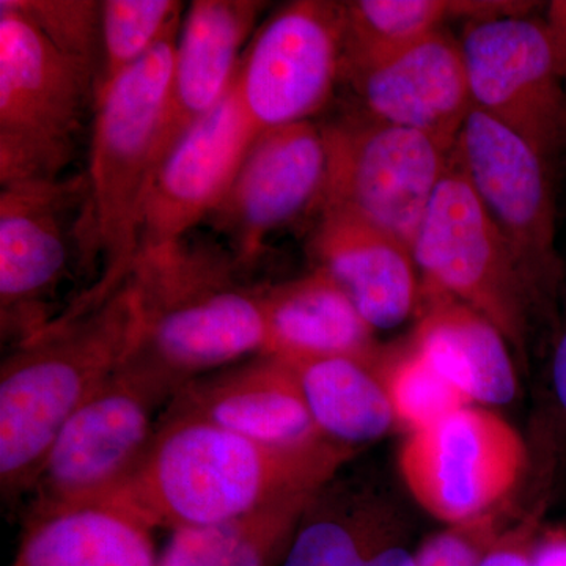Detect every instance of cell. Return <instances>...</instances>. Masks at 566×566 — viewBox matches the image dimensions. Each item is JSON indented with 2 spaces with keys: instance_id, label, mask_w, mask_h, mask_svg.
Returning <instances> with one entry per match:
<instances>
[{
  "instance_id": "1",
  "label": "cell",
  "mask_w": 566,
  "mask_h": 566,
  "mask_svg": "<svg viewBox=\"0 0 566 566\" xmlns=\"http://www.w3.org/2000/svg\"><path fill=\"white\" fill-rule=\"evenodd\" d=\"M357 455L324 441L277 447L164 409L144 460L112 501L151 528L208 526L297 494L316 493Z\"/></svg>"
},
{
  "instance_id": "2",
  "label": "cell",
  "mask_w": 566,
  "mask_h": 566,
  "mask_svg": "<svg viewBox=\"0 0 566 566\" xmlns=\"http://www.w3.org/2000/svg\"><path fill=\"white\" fill-rule=\"evenodd\" d=\"M240 264L214 241L188 237L137 256L129 281L137 329L128 359L181 387L266 352L259 286L238 279Z\"/></svg>"
},
{
  "instance_id": "3",
  "label": "cell",
  "mask_w": 566,
  "mask_h": 566,
  "mask_svg": "<svg viewBox=\"0 0 566 566\" xmlns=\"http://www.w3.org/2000/svg\"><path fill=\"white\" fill-rule=\"evenodd\" d=\"M136 329V293L128 279L104 303L59 316L6 357L0 368L3 501L31 494L55 436L125 364Z\"/></svg>"
},
{
  "instance_id": "4",
  "label": "cell",
  "mask_w": 566,
  "mask_h": 566,
  "mask_svg": "<svg viewBox=\"0 0 566 566\" xmlns=\"http://www.w3.org/2000/svg\"><path fill=\"white\" fill-rule=\"evenodd\" d=\"M178 32L180 28L95 99L85 178L93 245L103 270L95 285L71 304L70 314L104 303L133 273L142 210L158 167Z\"/></svg>"
},
{
  "instance_id": "5",
  "label": "cell",
  "mask_w": 566,
  "mask_h": 566,
  "mask_svg": "<svg viewBox=\"0 0 566 566\" xmlns=\"http://www.w3.org/2000/svg\"><path fill=\"white\" fill-rule=\"evenodd\" d=\"M95 71L0 0V186L63 178L76 156Z\"/></svg>"
},
{
  "instance_id": "6",
  "label": "cell",
  "mask_w": 566,
  "mask_h": 566,
  "mask_svg": "<svg viewBox=\"0 0 566 566\" xmlns=\"http://www.w3.org/2000/svg\"><path fill=\"white\" fill-rule=\"evenodd\" d=\"M411 251L423 290L474 308L501 331L520 356L526 354L532 319L545 311L452 156Z\"/></svg>"
},
{
  "instance_id": "7",
  "label": "cell",
  "mask_w": 566,
  "mask_h": 566,
  "mask_svg": "<svg viewBox=\"0 0 566 566\" xmlns=\"http://www.w3.org/2000/svg\"><path fill=\"white\" fill-rule=\"evenodd\" d=\"M180 389L167 376L125 360L55 436L32 488L29 513L117 493L144 460L163 417L159 409Z\"/></svg>"
},
{
  "instance_id": "8",
  "label": "cell",
  "mask_w": 566,
  "mask_h": 566,
  "mask_svg": "<svg viewBox=\"0 0 566 566\" xmlns=\"http://www.w3.org/2000/svg\"><path fill=\"white\" fill-rule=\"evenodd\" d=\"M322 129L327 177L318 214L344 212L411 245L452 151L422 133L354 111Z\"/></svg>"
},
{
  "instance_id": "9",
  "label": "cell",
  "mask_w": 566,
  "mask_h": 566,
  "mask_svg": "<svg viewBox=\"0 0 566 566\" xmlns=\"http://www.w3.org/2000/svg\"><path fill=\"white\" fill-rule=\"evenodd\" d=\"M527 465L523 434L480 405L409 433L398 453L406 490L447 526L471 523L516 499Z\"/></svg>"
},
{
  "instance_id": "10",
  "label": "cell",
  "mask_w": 566,
  "mask_h": 566,
  "mask_svg": "<svg viewBox=\"0 0 566 566\" xmlns=\"http://www.w3.org/2000/svg\"><path fill=\"white\" fill-rule=\"evenodd\" d=\"M0 188V324L18 346L54 323L51 303L74 249L95 253V245L87 178Z\"/></svg>"
},
{
  "instance_id": "11",
  "label": "cell",
  "mask_w": 566,
  "mask_h": 566,
  "mask_svg": "<svg viewBox=\"0 0 566 566\" xmlns=\"http://www.w3.org/2000/svg\"><path fill=\"white\" fill-rule=\"evenodd\" d=\"M450 156L501 230L543 311H551L562 281L554 159L475 107Z\"/></svg>"
},
{
  "instance_id": "12",
  "label": "cell",
  "mask_w": 566,
  "mask_h": 566,
  "mask_svg": "<svg viewBox=\"0 0 566 566\" xmlns=\"http://www.w3.org/2000/svg\"><path fill=\"white\" fill-rule=\"evenodd\" d=\"M345 3L296 0L256 29L234 92L256 132L311 122L340 85Z\"/></svg>"
},
{
  "instance_id": "13",
  "label": "cell",
  "mask_w": 566,
  "mask_h": 566,
  "mask_svg": "<svg viewBox=\"0 0 566 566\" xmlns=\"http://www.w3.org/2000/svg\"><path fill=\"white\" fill-rule=\"evenodd\" d=\"M460 44L475 109L556 159L566 147V92L546 20L468 21Z\"/></svg>"
},
{
  "instance_id": "14",
  "label": "cell",
  "mask_w": 566,
  "mask_h": 566,
  "mask_svg": "<svg viewBox=\"0 0 566 566\" xmlns=\"http://www.w3.org/2000/svg\"><path fill=\"white\" fill-rule=\"evenodd\" d=\"M327 177L322 123L260 133L208 222L241 268L305 212L318 211Z\"/></svg>"
},
{
  "instance_id": "15",
  "label": "cell",
  "mask_w": 566,
  "mask_h": 566,
  "mask_svg": "<svg viewBox=\"0 0 566 566\" xmlns=\"http://www.w3.org/2000/svg\"><path fill=\"white\" fill-rule=\"evenodd\" d=\"M259 134L233 85L156 167L142 210L139 255L181 243L210 219Z\"/></svg>"
},
{
  "instance_id": "16",
  "label": "cell",
  "mask_w": 566,
  "mask_h": 566,
  "mask_svg": "<svg viewBox=\"0 0 566 566\" xmlns=\"http://www.w3.org/2000/svg\"><path fill=\"white\" fill-rule=\"evenodd\" d=\"M340 84L352 92V111L422 133L450 151L474 109L460 40L444 28L387 57L344 66Z\"/></svg>"
},
{
  "instance_id": "17",
  "label": "cell",
  "mask_w": 566,
  "mask_h": 566,
  "mask_svg": "<svg viewBox=\"0 0 566 566\" xmlns=\"http://www.w3.org/2000/svg\"><path fill=\"white\" fill-rule=\"evenodd\" d=\"M166 411L197 417L268 446L322 444L292 365L260 354L186 382Z\"/></svg>"
},
{
  "instance_id": "18",
  "label": "cell",
  "mask_w": 566,
  "mask_h": 566,
  "mask_svg": "<svg viewBox=\"0 0 566 566\" xmlns=\"http://www.w3.org/2000/svg\"><path fill=\"white\" fill-rule=\"evenodd\" d=\"M266 3L196 0L182 14L164 115L159 159L232 92L245 43Z\"/></svg>"
},
{
  "instance_id": "19",
  "label": "cell",
  "mask_w": 566,
  "mask_h": 566,
  "mask_svg": "<svg viewBox=\"0 0 566 566\" xmlns=\"http://www.w3.org/2000/svg\"><path fill=\"white\" fill-rule=\"evenodd\" d=\"M308 245L315 268L345 290L376 331L417 314L422 281L411 245L400 238L344 212L323 211Z\"/></svg>"
},
{
  "instance_id": "20",
  "label": "cell",
  "mask_w": 566,
  "mask_h": 566,
  "mask_svg": "<svg viewBox=\"0 0 566 566\" xmlns=\"http://www.w3.org/2000/svg\"><path fill=\"white\" fill-rule=\"evenodd\" d=\"M266 322L268 356L283 360L352 357L381 368L385 349L376 329L326 271L259 286Z\"/></svg>"
},
{
  "instance_id": "21",
  "label": "cell",
  "mask_w": 566,
  "mask_h": 566,
  "mask_svg": "<svg viewBox=\"0 0 566 566\" xmlns=\"http://www.w3.org/2000/svg\"><path fill=\"white\" fill-rule=\"evenodd\" d=\"M411 345L474 405L501 406L517 395L510 344L485 316L422 289Z\"/></svg>"
},
{
  "instance_id": "22",
  "label": "cell",
  "mask_w": 566,
  "mask_h": 566,
  "mask_svg": "<svg viewBox=\"0 0 566 566\" xmlns=\"http://www.w3.org/2000/svg\"><path fill=\"white\" fill-rule=\"evenodd\" d=\"M151 531L112 499L28 513L9 566H156Z\"/></svg>"
},
{
  "instance_id": "23",
  "label": "cell",
  "mask_w": 566,
  "mask_h": 566,
  "mask_svg": "<svg viewBox=\"0 0 566 566\" xmlns=\"http://www.w3.org/2000/svg\"><path fill=\"white\" fill-rule=\"evenodd\" d=\"M324 438L359 449L397 424L378 368L352 357L286 360Z\"/></svg>"
},
{
  "instance_id": "24",
  "label": "cell",
  "mask_w": 566,
  "mask_h": 566,
  "mask_svg": "<svg viewBox=\"0 0 566 566\" xmlns=\"http://www.w3.org/2000/svg\"><path fill=\"white\" fill-rule=\"evenodd\" d=\"M319 491L282 499L222 523L177 528L156 566H281Z\"/></svg>"
},
{
  "instance_id": "25",
  "label": "cell",
  "mask_w": 566,
  "mask_h": 566,
  "mask_svg": "<svg viewBox=\"0 0 566 566\" xmlns=\"http://www.w3.org/2000/svg\"><path fill=\"white\" fill-rule=\"evenodd\" d=\"M335 480V479H334ZM333 482L305 510L281 566H368L387 510Z\"/></svg>"
},
{
  "instance_id": "26",
  "label": "cell",
  "mask_w": 566,
  "mask_h": 566,
  "mask_svg": "<svg viewBox=\"0 0 566 566\" xmlns=\"http://www.w3.org/2000/svg\"><path fill=\"white\" fill-rule=\"evenodd\" d=\"M452 14L444 0H356L345 3L344 66L405 50L439 29Z\"/></svg>"
},
{
  "instance_id": "27",
  "label": "cell",
  "mask_w": 566,
  "mask_h": 566,
  "mask_svg": "<svg viewBox=\"0 0 566 566\" xmlns=\"http://www.w3.org/2000/svg\"><path fill=\"white\" fill-rule=\"evenodd\" d=\"M181 20L178 0H104L95 99L180 28Z\"/></svg>"
},
{
  "instance_id": "28",
  "label": "cell",
  "mask_w": 566,
  "mask_h": 566,
  "mask_svg": "<svg viewBox=\"0 0 566 566\" xmlns=\"http://www.w3.org/2000/svg\"><path fill=\"white\" fill-rule=\"evenodd\" d=\"M379 375L395 420L408 434L431 427L464 406L474 405L412 345L398 356H386Z\"/></svg>"
},
{
  "instance_id": "29",
  "label": "cell",
  "mask_w": 566,
  "mask_h": 566,
  "mask_svg": "<svg viewBox=\"0 0 566 566\" xmlns=\"http://www.w3.org/2000/svg\"><path fill=\"white\" fill-rule=\"evenodd\" d=\"M63 54L98 74L102 2L93 0H11Z\"/></svg>"
},
{
  "instance_id": "30",
  "label": "cell",
  "mask_w": 566,
  "mask_h": 566,
  "mask_svg": "<svg viewBox=\"0 0 566 566\" xmlns=\"http://www.w3.org/2000/svg\"><path fill=\"white\" fill-rule=\"evenodd\" d=\"M516 510L513 499L479 520L447 527L420 547L417 566H479L505 528L521 515Z\"/></svg>"
},
{
  "instance_id": "31",
  "label": "cell",
  "mask_w": 566,
  "mask_h": 566,
  "mask_svg": "<svg viewBox=\"0 0 566 566\" xmlns=\"http://www.w3.org/2000/svg\"><path fill=\"white\" fill-rule=\"evenodd\" d=\"M546 499L539 497L505 528L479 566H532V556L545 516Z\"/></svg>"
},
{
  "instance_id": "32",
  "label": "cell",
  "mask_w": 566,
  "mask_h": 566,
  "mask_svg": "<svg viewBox=\"0 0 566 566\" xmlns=\"http://www.w3.org/2000/svg\"><path fill=\"white\" fill-rule=\"evenodd\" d=\"M532 566H566V526L547 527L539 532Z\"/></svg>"
},
{
  "instance_id": "33",
  "label": "cell",
  "mask_w": 566,
  "mask_h": 566,
  "mask_svg": "<svg viewBox=\"0 0 566 566\" xmlns=\"http://www.w3.org/2000/svg\"><path fill=\"white\" fill-rule=\"evenodd\" d=\"M551 376H553L558 403L566 415V315L564 322L558 326L556 340H554Z\"/></svg>"
},
{
  "instance_id": "34",
  "label": "cell",
  "mask_w": 566,
  "mask_h": 566,
  "mask_svg": "<svg viewBox=\"0 0 566 566\" xmlns=\"http://www.w3.org/2000/svg\"><path fill=\"white\" fill-rule=\"evenodd\" d=\"M547 28L556 43L558 59L566 82V2H553L547 13Z\"/></svg>"
},
{
  "instance_id": "35",
  "label": "cell",
  "mask_w": 566,
  "mask_h": 566,
  "mask_svg": "<svg viewBox=\"0 0 566 566\" xmlns=\"http://www.w3.org/2000/svg\"><path fill=\"white\" fill-rule=\"evenodd\" d=\"M368 566H417L416 556L400 546H382L376 551Z\"/></svg>"
}]
</instances>
